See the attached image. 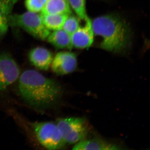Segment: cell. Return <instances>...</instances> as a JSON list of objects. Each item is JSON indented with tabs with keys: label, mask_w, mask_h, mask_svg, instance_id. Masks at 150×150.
<instances>
[{
	"label": "cell",
	"mask_w": 150,
	"mask_h": 150,
	"mask_svg": "<svg viewBox=\"0 0 150 150\" xmlns=\"http://www.w3.org/2000/svg\"><path fill=\"white\" fill-rule=\"evenodd\" d=\"M8 21L9 26L22 28L41 40H46L50 33V30L43 24L40 15L36 13H12L8 18Z\"/></svg>",
	"instance_id": "cell-3"
},
{
	"label": "cell",
	"mask_w": 150,
	"mask_h": 150,
	"mask_svg": "<svg viewBox=\"0 0 150 150\" xmlns=\"http://www.w3.org/2000/svg\"><path fill=\"white\" fill-rule=\"evenodd\" d=\"M72 13L68 0H48L41 14H66Z\"/></svg>",
	"instance_id": "cell-12"
},
{
	"label": "cell",
	"mask_w": 150,
	"mask_h": 150,
	"mask_svg": "<svg viewBox=\"0 0 150 150\" xmlns=\"http://www.w3.org/2000/svg\"><path fill=\"white\" fill-rule=\"evenodd\" d=\"M52 71L59 76L74 71L77 66L76 55L70 51H61L56 54L51 64Z\"/></svg>",
	"instance_id": "cell-7"
},
{
	"label": "cell",
	"mask_w": 150,
	"mask_h": 150,
	"mask_svg": "<svg viewBox=\"0 0 150 150\" xmlns=\"http://www.w3.org/2000/svg\"><path fill=\"white\" fill-rule=\"evenodd\" d=\"M30 63L40 70L47 71L52 64L53 54L47 48L38 47L33 48L28 54Z\"/></svg>",
	"instance_id": "cell-9"
},
{
	"label": "cell",
	"mask_w": 150,
	"mask_h": 150,
	"mask_svg": "<svg viewBox=\"0 0 150 150\" xmlns=\"http://www.w3.org/2000/svg\"><path fill=\"white\" fill-rule=\"evenodd\" d=\"M18 0H0V11L7 18L12 14L13 10Z\"/></svg>",
	"instance_id": "cell-17"
},
{
	"label": "cell",
	"mask_w": 150,
	"mask_h": 150,
	"mask_svg": "<svg viewBox=\"0 0 150 150\" xmlns=\"http://www.w3.org/2000/svg\"><path fill=\"white\" fill-rule=\"evenodd\" d=\"M94 36L100 38L98 46L114 53L126 51L131 44L132 33L129 25L115 14H107L91 20Z\"/></svg>",
	"instance_id": "cell-2"
},
{
	"label": "cell",
	"mask_w": 150,
	"mask_h": 150,
	"mask_svg": "<svg viewBox=\"0 0 150 150\" xmlns=\"http://www.w3.org/2000/svg\"><path fill=\"white\" fill-rule=\"evenodd\" d=\"M18 90L20 95L28 103L40 110L55 105L63 92L62 87L56 81L34 70H26L22 74Z\"/></svg>",
	"instance_id": "cell-1"
},
{
	"label": "cell",
	"mask_w": 150,
	"mask_h": 150,
	"mask_svg": "<svg viewBox=\"0 0 150 150\" xmlns=\"http://www.w3.org/2000/svg\"><path fill=\"white\" fill-rule=\"evenodd\" d=\"M48 0H25V6L28 11L38 13L41 11Z\"/></svg>",
	"instance_id": "cell-16"
},
{
	"label": "cell",
	"mask_w": 150,
	"mask_h": 150,
	"mask_svg": "<svg viewBox=\"0 0 150 150\" xmlns=\"http://www.w3.org/2000/svg\"><path fill=\"white\" fill-rule=\"evenodd\" d=\"M71 9L80 19L87 21L90 19L86 11V0H68Z\"/></svg>",
	"instance_id": "cell-14"
},
{
	"label": "cell",
	"mask_w": 150,
	"mask_h": 150,
	"mask_svg": "<svg viewBox=\"0 0 150 150\" xmlns=\"http://www.w3.org/2000/svg\"><path fill=\"white\" fill-rule=\"evenodd\" d=\"M69 16L66 14H40L43 24L49 30L62 29Z\"/></svg>",
	"instance_id": "cell-13"
},
{
	"label": "cell",
	"mask_w": 150,
	"mask_h": 150,
	"mask_svg": "<svg viewBox=\"0 0 150 150\" xmlns=\"http://www.w3.org/2000/svg\"><path fill=\"white\" fill-rule=\"evenodd\" d=\"M82 27H80L71 35L73 47L79 49L89 48L93 44L94 36L91 20L90 19L85 21Z\"/></svg>",
	"instance_id": "cell-8"
},
{
	"label": "cell",
	"mask_w": 150,
	"mask_h": 150,
	"mask_svg": "<svg viewBox=\"0 0 150 150\" xmlns=\"http://www.w3.org/2000/svg\"><path fill=\"white\" fill-rule=\"evenodd\" d=\"M9 25L8 18L0 11V37H3L7 32Z\"/></svg>",
	"instance_id": "cell-18"
},
{
	"label": "cell",
	"mask_w": 150,
	"mask_h": 150,
	"mask_svg": "<svg viewBox=\"0 0 150 150\" xmlns=\"http://www.w3.org/2000/svg\"><path fill=\"white\" fill-rule=\"evenodd\" d=\"M119 145L108 142L102 139H84L79 142L74 146L73 150H116L123 149Z\"/></svg>",
	"instance_id": "cell-10"
},
{
	"label": "cell",
	"mask_w": 150,
	"mask_h": 150,
	"mask_svg": "<svg viewBox=\"0 0 150 150\" xmlns=\"http://www.w3.org/2000/svg\"><path fill=\"white\" fill-rule=\"evenodd\" d=\"M32 127L40 144L49 150L59 149L66 146L57 124L50 122L33 123Z\"/></svg>",
	"instance_id": "cell-5"
},
{
	"label": "cell",
	"mask_w": 150,
	"mask_h": 150,
	"mask_svg": "<svg viewBox=\"0 0 150 150\" xmlns=\"http://www.w3.org/2000/svg\"><path fill=\"white\" fill-rule=\"evenodd\" d=\"M46 39L57 49H71L73 47L71 35L62 29L54 30Z\"/></svg>",
	"instance_id": "cell-11"
},
{
	"label": "cell",
	"mask_w": 150,
	"mask_h": 150,
	"mask_svg": "<svg viewBox=\"0 0 150 150\" xmlns=\"http://www.w3.org/2000/svg\"><path fill=\"white\" fill-rule=\"evenodd\" d=\"M20 75L18 65L6 53L0 54V91L6 89L17 79Z\"/></svg>",
	"instance_id": "cell-6"
},
{
	"label": "cell",
	"mask_w": 150,
	"mask_h": 150,
	"mask_svg": "<svg viewBox=\"0 0 150 150\" xmlns=\"http://www.w3.org/2000/svg\"><path fill=\"white\" fill-rule=\"evenodd\" d=\"M56 124L67 144H77L85 139L88 135V125L84 118H60Z\"/></svg>",
	"instance_id": "cell-4"
},
{
	"label": "cell",
	"mask_w": 150,
	"mask_h": 150,
	"mask_svg": "<svg viewBox=\"0 0 150 150\" xmlns=\"http://www.w3.org/2000/svg\"><path fill=\"white\" fill-rule=\"evenodd\" d=\"M80 20L77 16L71 14L66 19L62 29L71 35L79 27Z\"/></svg>",
	"instance_id": "cell-15"
}]
</instances>
